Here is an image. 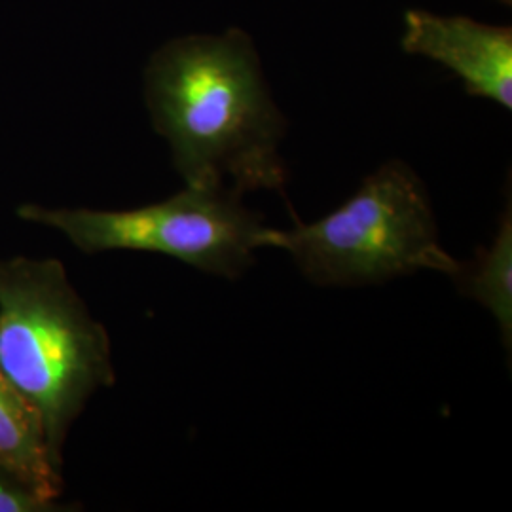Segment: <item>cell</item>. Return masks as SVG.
<instances>
[{"label":"cell","mask_w":512,"mask_h":512,"mask_svg":"<svg viewBox=\"0 0 512 512\" xmlns=\"http://www.w3.org/2000/svg\"><path fill=\"white\" fill-rule=\"evenodd\" d=\"M0 370L35 406L52 459L63 469L74 420L101 387L114 384V366L109 332L59 260H0Z\"/></svg>","instance_id":"obj_2"},{"label":"cell","mask_w":512,"mask_h":512,"mask_svg":"<svg viewBox=\"0 0 512 512\" xmlns=\"http://www.w3.org/2000/svg\"><path fill=\"white\" fill-rule=\"evenodd\" d=\"M18 217L63 234L82 253L143 251L177 258L205 274L236 279L253 262L262 217L228 188L190 186L164 202L128 211L52 209L27 203Z\"/></svg>","instance_id":"obj_4"},{"label":"cell","mask_w":512,"mask_h":512,"mask_svg":"<svg viewBox=\"0 0 512 512\" xmlns=\"http://www.w3.org/2000/svg\"><path fill=\"white\" fill-rule=\"evenodd\" d=\"M0 469L16 476L44 499L57 501L63 492V469L48 450L35 406L0 370Z\"/></svg>","instance_id":"obj_6"},{"label":"cell","mask_w":512,"mask_h":512,"mask_svg":"<svg viewBox=\"0 0 512 512\" xmlns=\"http://www.w3.org/2000/svg\"><path fill=\"white\" fill-rule=\"evenodd\" d=\"M145 99L184 184L283 192L287 122L245 31L164 44L145 69Z\"/></svg>","instance_id":"obj_1"},{"label":"cell","mask_w":512,"mask_h":512,"mask_svg":"<svg viewBox=\"0 0 512 512\" xmlns=\"http://www.w3.org/2000/svg\"><path fill=\"white\" fill-rule=\"evenodd\" d=\"M461 294L471 296L490 311L499 325L503 344L512 342V213L511 203L501 215L499 230L490 247H480L471 264H461L452 277Z\"/></svg>","instance_id":"obj_7"},{"label":"cell","mask_w":512,"mask_h":512,"mask_svg":"<svg viewBox=\"0 0 512 512\" xmlns=\"http://www.w3.org/2000/svg\"><path fill=\"white\" fill-rule=\"evenodd\" d=\"M497 2H501V4H507V6H511L512 0H497Z\"/></svg>","instance_id":"obj_9"},{"label":"cell","mask_w":512,"mask_h":512,"mask_svg":"<svg viewBox=\"0 0 512 512\" xmlns=\"http://www.w3.org/2000/svg\"><path fill=\"white\" fill-rule=\"evenodd\" d=\"M262 247L287 251L319 287L378 285L421 270L454 277L461 268L440 243L425 184L401 160L368 175L323 219H294L289 230L266 226Z\"/></svg>","instance_id":"obj_3"},{"label":"cell","mask_w":512,"mask_h":512,"mask_svg":"<svg viewBox=\"0 0 512 512\" xmlns=\"http://www.w3.org/2000/svg\"><path fill=\"white\" fill-rule=\"evenodd\" d=\"M403 50L423 55L459 76L469 95L512 109V29L465 16L408 10Z\"/></svg>","instance_id":"obj_5"},{"label":"cell","mask_w":512,"mask_h":512,"mask_svg":"<svg viewBox=\"0 0 512 512\" xmlns=\"http://www.w3.org/2000/svg\"><path fill=\"white\" fill-rule=\"evenodd\" d=\"M59 503L44 499L16 476L0 469V512H50L59 511Z\"/></svg>","instance_id":"obj_8"}]
</instances>
